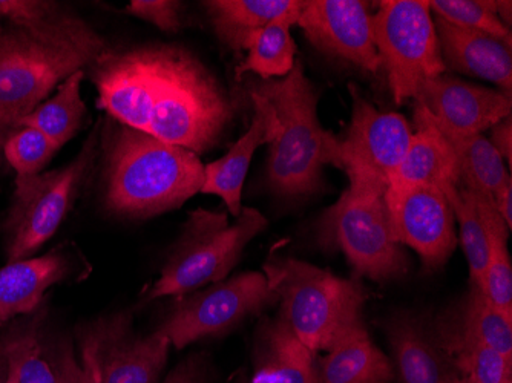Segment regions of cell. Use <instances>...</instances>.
Masks as SVG:
<instances>
[{
	"mask_svg": "<svg viewBox=\"0 0 512 383\" xmlns=\"http://www.w3.org/2000/svg\"><path fill=\"white\" fill-rule=\"evenodd\" d=\"M445 138L459 161L460 181L465 184L463 187L494 201L497 190L511 175L491 141L482 134L465 137L445 135Z\"/></svg>",
	"mask_w": 512,
	"mask_h": 383,
	"instance_id": "83f0119b",
	"label": "cell"
},
{
	"mask_svg": "<svg viewBox=\"0 0 512 383\" xmlns=\"http://www.w3.org/2000/svg\"><path fill=\"white\" fill-rule=\"evenodd\" d=\"M511 8L512 4L509 0H506V2H497V14H499L500 20H502L508 28L509 25H511Z\"/></svg>",
	"mask_w": 512,
	"mask_h": 383,
	"instance_id": "74e56055",
	"label": "cell"
},
{
	"mask_svg": "<svg viewBox=\"0 0 512 383\" xmlns=\"http://www.w3.org/2000/svg\"><path fill=\"white\" fill-rule=\"evenodd\" d=\"M434 27L445 68L496 83L511 95V48L502 40L482 31L456 27L439 17L434 19Z\"/></svg>",
	"mask_w": 512,
	"mask_h": 383,
	"instance_id": "ac0fdd59",
	"label": "cell"
},
{
	"mask_svg": "<svg viewBox=\"0 0 512 383\" xmlns=\"http://www.w3.org/2000/svg\"><path fill=\"white\" fill-rule=\"evenodd\" d=\"M390 359L371 341L364 324L348 331L319 361V383H393Z\"/></svg>",
	"mask_w": 512,
	"mask_h": 383,
	"instance_id": "cb8c5ba5",
	"label": "cell"
},
{
	"mask_svg": "<svg viewBox=\"0 0 512 383\" xmlns=\"http://www.w3.org/2000/svg\"><path fill=\"white\" fill-rule=\"evenodd\" d=\"M2 361L7 365V379H5L4 383H19V374H17L16 365L11 361H5V359H2Z\"/></svg>",
	"mask_w": 512,
	"mask_h": 383,
	"instance_id": "f35d334b",
	"label": "cell"
},
{
	"mask_svg": "<svg viewBox=\"0 0 512 383\" xmlns=\"http://www.w3.org/2000/svg\"><path fill=\"white\" fill-rule=\"evenodd\" d=\"M491 145L494 146L500 157L512 163V118H503L502 122L497 123L491 128Z\"/></svg>",
	"mask_w": 512,
	"mask_h": 383,
	"instance_id": "e575fe53",
	"label": "cell"
},
{
	"mask_svg": "<svg viewBox=\"0 0 512 383\" xmlns=\"http://www.w3.org/2000/svg\"><path fill=\"white\" fill-rule=\"evenodd\" d=\"M71 273L60 249L0 267V328L39 310L43 296Z\"/></svg>",
	"mask_w": 512,
	"mask_h": 383,
	"instance_id": "ffe728a7",
	"label": "cell"
},
{
	"mask_svg": "<svg viewBox=\"0 0 512 383\" xmlns=\"http://www.w3.org/2000/svg\"><path fill=\"white\" fill-rule=\"evenodd\" d=\"M414 122L417 131L413 132L404 160L388 187L433 186L442 190L450 184H459V161L453 148L431 122L428 112L417 103Z\"/></svg>",
	"mask_w": 512,
	"mask_h": 383,
	"instance_id": "44dd1931",
	"label": "cell"
},
{
	"mask_svg": "<svg viewBox=\"0 0 512 383\" xmlns=\"http://www.w3.org/2000/svg\"><path fill=\"white\" fill-rule=\"evenodd\" d=\"M299 16H284L258 31L247 46L246 59L237 68V79L252 73L260 80L283 79L295 66L296 43L290 28Z\"/></svg>",
	"mask_w": 512,
	"mask_h": 383,
	"instance_id": "4316f807",
	"label": "cell"
},
{
	"mask_svg": "<svg viewBox=\"0 0 512 383\" xmlns=\"http://www.w3.org/2000/svg\"><path fill=\"white\" fill-rule=\"evenodd\" d=\"M373 33L381 66L398 105L416 99L425 83L445 74L428 2L384 0L373 14Z\"/></svg>",
	"mask_w": 512,
	"mask_h": 383,
	"instance_id": "9c48e42d",
	"label": "cell"
},
{
	"mask_svg": "<svg viewBox=\"0 0 512 383\" xmlns=\"http://www.w3.org/2000/svg\"><path fill=\"white\" fill-rule=\"evenodd\" d=\"M512 383V382H511Z\"/></svg>",
	"mask_w": 512,
	"mask_h": 383,
	"instance_id": "b9f144b4",
	"label": "cell"
},
{
	"mask_svg": "<svg viewBox=\"0 0 512 383\" xmlns=\"http://www.w3.org/2000/svg\"><path fill=\"white\" fill-rule=\"evenodd\" d=\"M85 71H77L57 86L56 94L23 118L19 128H34L46 135L54 145L63 148L85 125L88 115L82 99ZM17 128V129H19Z\"/></svg>",
	"mask_w": 512,
	"mask_h": 383,
	"instance_id": "d4e9b609",
	"label": "cell"
},
{
	"mask_svg": "<svg viewBox=\"0 0 512 383\" xmlns=\"http://www.w3.org/2000/svg\"><path fill=\"white\" fill-rule=\"evenodd\" d=\"M79 344L83 367L100 383H158L171 348L160 334L137 336L123 313L86 324Z\"/></svg>",
	"mask_w": 512,
	"mask_h": 383,
	"instance_id": "8fae6325",
	"label": "cell"
},
{
	"mask_svg": "<svg viewBox=\"0 0 512 383\" xmlns=\"http://www.w3.org/2000/svg\"><path fill=\"white\" fill-rule=\"evenodd\" d=\"M428 8L451 25L490 34L511 48V30L500 20L494 0H431Z\"/></svg>",
	"mask_w": 512,
	"mask_h": 383,
	"instance_id": "4dcf8cb0",
	"label": "cell"
},
{
	"mask_svg": "<svg viewBox=\"0 0 512 383\" xmlns=\"http://www.w3.org/2000/svg\"><path fill=\"white\" fill-rule=\"evenodd\" d=\"M8 27L0 36V171L4 145L37 106L77 71L91 68L108 51L82 17L57 2L10 0Z\"/></svg>",
	"mask_w": 512,
	"mask_h": 383,
	"instance_id": "7a4b0ae2",
	"label": "cell"
},
{
	"mask_svg": "<svg viewBox=\"0 0 512 383\" xmlns=\"http://www.w3.org/2000/svg\"><path fill=\"white\" fill-rule=\"evenodd\" d=\"M59 149L39 129L19 128L5 141L4 160L16 177L37 175L42 174Z\"/></svg>",
	"mask_w": 512,
	"mask_h": 383,
	"instance_id": "1f68e13d",
	"label": "cell"
},
{
	"mask_svg": "<svg viewBox=\"0 0 512 383\" xmlns=\"http://www.w3.org/2000/svg\"><path fill=\"white\" fill-rule=\"evenodd\" d=\"M348 89L353 103L352 122L344 137L338 138L342 171L348 177L388 187L413 137L410 123L398 112L376 109L355 85Z\"/></svg>",
	"mask_w": 512,
	"mask_h": 383,
	"instance_id": "7c38bea8",
	"label": "cell"
},
{
	"mask_svg": "<svg viewBox=\"0 0 512 383\" xmlns=\"http://www.w3.org/2000/svg\"><path fill=\"white\" fill-rule=\"evenodd\" d=\"M250 99L253 117L246 134L241 135L224 157L204 166L201 194L220 197L234 218L240 217L243 210L241 197L253 154L260 146L272 145L281 132V123L269 100L256 92H250Z\"/></svg>",
	"mask_w": 512,
	"mask_h": 383,
	"instance_id": "e0dca14e",
	"label": "cell"
},
{
	"mask_svg": "<svg viewBox=\"0 0 512 383\" xmlns=\"http://www.w3.org/2000/svg\"><path fill=\"white\" fill-rule=\"evenodd\" d=\"M267 226L269 221L253 207H243L232 224L224 212L197 209L189 213L145 301L180 298L223 281L237 266L247 244Z\"/></svg>",
	"mask_w": 512,
	"mask_h": 383,
	"instance_id": "8992f818",
	"label": "cell"
},
{
	"mask_svg": "<svg viewBox=\"0 0 512 383\" xmlns=\"http://www.w3.org/2000/svg\"><path fill=\"white\" fill-rule=\"evenodd\" d=\"M100 137L99 122L71 163L43 174L16 177V189L2 229L8 262L31 258L62 226L96 166Z\"/></svg>",
	"mask_w": 512,
	"mask_h": 383,
	"instance_id": "ba28073f",
	"label": "cell"
},
{
	"mask_svg": "<svg viewBox=\"0 0 512 383\" xmlns=\"http://www.w3.org/2000/svg\"><path fill=\"white\" fill-rule=\"evenodd\" d=\"M394 239L421 256L425 269L447 264L457 246L456 220L442 190L433 186L387 187Z\"/></svg>",
	"mask_w": 512,
	"mask_h": 383,
	"instance_id": "4fadbf2b",
	"label": "cell"
},
{
	"mask_svg": "<svg viewBox=\"0 0 512 383\" xmlns=\"http://www.w3.org/2000/svg\"><path fill=\"white\" fill-rule=\"evenodd\" d=\"M163 383H201L197 362L188 361L178 365Z\"/></svg>",
	"mask_w": 512,
	"mask_h": 383,
	"instance_id": "8d00e7d4",
	"label": "cell"
},
{
	"mask_svg": "<svg viewBox=\"0 0 512 383\" xmlns=\"http://www.w3.org/2000/svg\"><path fill=\"white\" fill-rule=\"evenodd\" d=\"M48 356H50L57 383H100L88 368L76 361L73 350L65 342H59L56 347H53L51 353L48 348Z\"/></svg>",
	"mask_w": 512,
	"mask_h": 383,
	"instance_id": "836d02e7",
	"label": "cell"
},
{
	"mask_svg": "<svg viewBox=\"0 0 512 383\" xmlns=\"http://www.w3.org/2000/svg\"><path fill=\"white\" fill-rule=\"evenodd\" d=\"M42 321V310H37L2 327L0 359L16 365L19 383H57L48 348L40 334Z\"/></svg>",
	"mask_w": 512,
	"mask_h": 383,
	"instance_id": "484cf974",
	"label": "cell"
},
{
	"mask_svg": "<svg viewBox=\"0 0 512 383\" xmlns=\"http://www.w3.org/2000/svg\"><path fill=\"white\" fill-rule=\"evenodd\" d=\"M270 290L281 302L284 321L313 353H329L348 331L364 324L367 290L361 279L273 252L263 267Z\"/></svg>",
	"mask_w": 512,
	"mask_h": 383,
	"instance_id": "5b68a950",
	"label": "cell"
},
{
	"mask_svg": "<svg viewBox=\"0 0 512 383\" xmlns=\"http://www.w3.org/2000/svg\"><path fill=\"white\" fill-rule=\"evenodd\" d=\"M434 333L460 376L468 377L476 383L512 382V361L493 348L437 328H434Z\"/></svg>",
	"mask_w": 512,
	"mask_h": 383,
	"instance_id": "f1b7e54d",
	"label": "cell"
},
{
	"mask_svg": "<svg viewBox=\"0 0 512 383\" xmlns=\"http://www.w3.org/2000/svg\"><path fill=\"white\" fill-rule=\"evenodd\" d=\"M414 100L428 112L442 134L456 137L482 134L512 111L511 95L448 74L428 80Z\"/></svg>",
	"mask_w": 512,
	"mask_h": 383,
	"instance_id": "9a60e30c",
	"label": "cell"
},
{
	"mask_svg": "<svg viewBox=\"0 0 512 383\" xmlns=\"http://www.w3.org/2000/svg\"><path fill=\"white\" fill-rule=\"evenodd\" d=\"M181 10L183 4L175 0H132L125 13L137 19L152 23L161 31H175L181 28Z\"/></svg>",
	"mask_w": 512,
	"mask_h": 383,
	"instance_id": "d6a6232c",
	"label": "cell"
},
{
	"mask_svg": "<svg viewBox=\"0 0 512 383\" xmlns=\"http://www.w3.org/2000/svg\"><path fill=\"white\" fill-rule=\"evenodd\" d=\"M278 302L264 273L247 272L175 298L155 333L177 350L227 333Z\"/></svg>",
	"mask_w": 512,
	"mask_h": 383,
	"instance_id": "30bf717a",
	"label": "cell"
},
{
	"mask_svg": "<svg viewBox=\"0 0 512 383\" xmlns=\"http://www.w3.org/2000/svg\"><path fill=\"white\" fill-rule=\"evenodd\" d=\"M348 178L350 187L319 221V243L341 250L358 278L375 282L402 278L408 272V258L391 229L387 186Z\"/></svg>",
	"mask_w": 512,
	"mask_h": 383,
	"instance_id": "52a82bcc",
	"label": "cell"
},
{
	"mask_svg": "<svg viewBox=\"0 0 512 383\" xmlns=\"http://www.w3.org/2000/svg\"><path fill=\"white\" fill-rule=\"evenodd\" d=\"M207 17L223 45L235 53L246 51L258 31L273 20L299 16L304 0H209Z\"/></svg>",
	"mask_w": 512,
	"mask_h": 383,
	"instance_id": "7402d4cb",
	"label": "cell"
},
{
	"mask_svg": "<svg viewBox=\"0 0 512 383\" xmlns=\"http://www.w3.org/2000/svg\"><path fill=\"white\" fill-rule=\"evenodd\" d=\"M298 27L322 53L367 73L381 68L373 33V14L361 0H309Z\"/></svg>",
	"mask_w": 512,
	"mask_h": 383,
	"instance_id": "5bb4252c",
	"label": "cell"
},
{
	"mask_svg": "<svg viewBox=\"0 0 512 383\" xmlns=\"http://www.w3.org/2000/svg\"><path fill=\"white\" fill-rule=\"evenodd\" d=\"M434 328L482 342L512 361V319L500 313L479 285L433 318Z\"/></svg>",
	"mask_w": 512,
	"mask_h": 383,
	"instance_id": "603a6c76",
	"label": "cell"
},
{
	"mask_svg": "<svg viewBox=\"0 0 512 383\" xmlns=\"http://www.w3.org/2000/svg\"><path fill=\"white\" fill-rule=\"evenodd\" d=\"M391 364L402 383H454L459 371L437 341L433 318L413 310L394 311L385 319Z\"/></svg>",
	"mask_w": 512,
	"mask_h": 383,
	"instance_id": "2e32d148",
	"label": "cell"
},
{
	"mask_svg": "<svg viewBox=\"0 0 512 383\" xmlns=\"http://www.w3.org/2000/svg\"><path fill=\"white\" fill-rule=\"evenodd\" d=\"M252 383H319L318 357L281 315L256 328Z\"/></svg>",
	"mask_w": 512,
	"mask_h": 383,
	"instance_id": "d6986e66",
	"label": "cell"
},
{
	"mask_svg": "<svg viewBox=\"0 0 512 383\" xmlns=\"http://www.w3.org/2000/svg\"><path fill=\"white\" fill-rule=\"evenodd\" d=\"M103 200L114 215L146 220L178 209L204 184V164L189 149L106 120L100 137Z\"/></svg>",
	"mask_w": 512,
	"mask_h": 383,
	"instance_id": "3957f363",
	"label": "cell"
},
{
	"mask_svg": "<svg viewBox=\"0 0 512 383\" xmlns=\"http://www.w3.org/2000/svg\"><path fill=\"white\" fill-rule=\"evenodd\" d=\"M494 204H496L497 212L500 217L505 221L508 229L512 227V178L509 177L505 183L502 184L496 195H494Z\"/></svg>",
	"mask_w": 512,
	"mask_h": 383,
	"instance_id": "d590c367",
	"label": "cell"
},
{
	"mask_svg": "<svg viewBox=\"0 0 512 383\" xmlns=\"http://www.w3.org/2000/svg\"><path fill=\"white\" fill-rule=\"evenodd\" d=\"M454 220L459 224V238L470 267V284L482 285L488 264V235L482 218L471 200L470 192L459 184L442 187Z\"/></svg>",
	"mask_w": 512,
	"mask_h": 383,
	"instance_id": "f546056e",
	"label": "cell"
},
{
	"mask_svg": "<svg viewBox=\"0 0 512 383\" xmlns=\"http://www.w3.org/2000/svg\"><path fill=\"white\" fill-rule=\"evenodd\" d=\"M250 92L263 95L281 123L270 145L267 181L279 197H309L321 189L325 166L342 169L338 138L322 128L318 118L319 91L296 60L283 79L252 80Z\"/></svg>",
	"mask_w": 512,
	"mask_h": 383,
	"instance_id": "277c9868",
	"label": "cell"
},
{
	"mask_svg": "<svg viewBox=\"0 0 512 383\" xmlns=\"http://www.w3.org/2000/svg\"><path fill=\"white\" fill-rule=\"evenodd\" d=\"M2 31H4V28L0 27V36H2Z\"/></svg>",
	"mask_w": 512,
	"mask_h": 383,
	"instance_id": "60d3db41",
	"label": "cell"
},
{
	"mask_svg": "<svg viewBox=\"0 0 512 383\" xmlns=\"http://www.w3.org/2000/svg\"><path fill=\"white\" fill-rule=\"evenodd\" d=\"M100 108L122 125L200 155L220 145L235 105L223 83L183 46L106 51L91 66Z\"/></svg>",
	"mask_w": 512,
	"mask_h": 383,
	"instance_id": "6da1fadb",
	"label": "cell"
},
{
	"mask_svg": "<svg viewBox=\"0 0 512 383\" xmlns=\"http://www.w3.org/2000/svg\"><path fill=\"white\" fill-rule=\"evenodd\" d=\"M454 383H476L474 380L468 379V377H462L460 376L459 379L456 380Z\"/></svg>",
	"mask_w": 512,
	"mask_h": 383,
	"instance_id": "ab89813d",
	"label": "cell"
}]
</instances>
